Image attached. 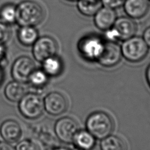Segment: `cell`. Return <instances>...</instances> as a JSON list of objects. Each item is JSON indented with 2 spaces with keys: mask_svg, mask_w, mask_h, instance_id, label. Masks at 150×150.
<instances>
[{
  "mask_svg": "<svg viewBox=\"0 0 150 150\" xmlns=\"http://www.w3.org/2000/svg\"><path fill=\"white\" fill-rule=\"evenodd\" d=\"M45 17L42 6L32 0H24L16 5V23L19 26H36Z\"/></svg>",
  "mask_w": 150,
  "mask_h": 150,
  "instance_id": "obj_1",
  "label": "cell"
},
{
  "mask_svg": "<svg viewBox=\"0 0 150 150\" xmlns=\"http://www.w3.org/2000/svg\"><path fill=\"white\" fill-rule=\"evenodd\" d=\"M123 6L128 16L132 19H141L148 12L150 4L149 0H125Z\"/></svg>",
  "mask_w": 150,
  "mask_h": 150,
  "instance_id": "obj_15",
  "label": "cell"
},
{
  "mask_svg": "<svg viewBox=\"0 0 150 150\" xmlns=\"http://www.w3.org/2000/svg\"><path fill=\"white\" fill-rule=\"evenodd\" d=\"M30 132L32 137L42 145L49 148L57 146L58 139L49 127L40 124L30 125Z\"/></svg>",
  "mask_w": 150,
  "mask_h": 150,
  "instance_id": "obj_12",
  "label": "cell"
},
{
  "mask_svg": "<svg viewBox=\"0 0 150 150\" xmlns=\"http://www.w3.org/2000/svg\"><path fill=\"white\" fill-rule=\"evenodd\" d=\"M39 38V32L35 26H20L17 32L19 42L25 46H32Z\"/></svg>",
  "mask_w": 150,
  "mask_h": 150,
  "instance_id": "obj_18",
  "label": "cell"
},
{
  "mask_svg": "<svg viewBox=\"0 0 150 150\" xmlns=\"http://www.w3.org/2000/svg\"><path fill=\"white\" fill-rule=\"evenodd\" d=\"M4 67L2 64H0V86L3 82L4 80Z\"/></svg>",
  "mask_w": 150,
  "mask_h": 150,
  "instance_id": "obj_31",
  "label": "cell"
},
{
  "mask_svg": "<svg viewBox=\"0 0 150 150\" xmlns=\"http://www.w3.org/2000/svg\"><path fill=\"white\" fill-rule=\"evenodd\" d=\"M117 18L115 9L103 6L94 15V22L98 29L107 31L112 26Z\"/></svg>",
  "mask_w": 150,
  "mask_h": 150,
  "instance_id": "obj_14",
  "label": "cell"
},
{
  "mask_svg": "<svg viewBox=\"0 0 150 150\" xmlns=\"http://www.w3.org/2000/svg\"><path fill=\"white\" fill-rule=\"evenodd\" d=\"M101 150H127L126 142L120 137L110 135L102 139L100 142Z\"/></svg>",
  "mask_w": 150,
  "mask_h": 150,
  "instance_id": "obj_21",
  "label": "cell"
},
{
  "mask_svg": "<svg viewBox=\"0 0 150 150\" xmlns=\"http://www.w3.org/2000/svg\"><path fill=\"white\" fill-rule=\"evenodd\" d=\"M77 8L82 15L92 16L103 6L101 0H78Z\"/></svg>",
  "mask_w": 150,
  "mask_h": 150,
  "instance_id": "obj_22",
  "label": "cell"
},
{
  "mask_svg": "<svg viewBox=\"0 0 150 150\" xmlns=\"http://www.w3.org/2000/svg\"><path fill=\"white\" fill-rule=\"evenodd\" d=\"M0 150H15V149L6 142H0Z\"/></svg>",
  "mask_w": 150,
  "mask_h": 150,
  "instance_id": "obj_29",
  "label": "cell"
},
{
  "mask_svg": "<svg viewBox=\"0 0 150 150\" xmlns=\"http://www.w3.org/2000/svg\"><path fill=\"white\" fill-rule=\"evenodd\" d=\"M45 110L50 115L58 116L64 113L69 106L66 96L57 91L48 93L43 99Z\"/></svg>",
  "mask_w": 150,
  "mask_h": 150,
  "instance_id": "obj_10",
  "label": "cell"
},
{
  "mask_svg": "<svg viewBox=\"0 0 150 150\" xmlns=\"http://www.w3.org/2000/svg\"><path fill=\"white\" fill-rule=\"evenodd\" d=\"M66 1H67L69 2H76V1H77L78 0H66Z\"/></svg>",
  "mask_w": 150,
  "mask_h": 150,
  "instance_id": "obj_34",
  "label": "cell"
},
{
  "mask_svg": "<svg viewBox=\"0 0 150 150\" xmlns=\"http://www.w3.org/2000/svg\"><path fill=\"white\" fill-rule=\"evenodd\" d=\"M125 0H101L103 6L113 9H117L123 5Z\"/></svg>",
  "mask_w": 150,
  "mask_h": 150,
  "instance_id": "obj_26",
  "label": "cell"
},
{
  "mask_svg": "<svg viewBox=\"0 0 150 150\" xmlns=\"http://www.w3.org/2000/svg\"><path fill=\"white\" fill-rule=\"evenodd\" d=\"M32 46L35 59L41 63L46 59L56 55L58 48L55 39L49 36L39 37Z\"/></svg>",
  "mask_w": 150,
  "mask_h": 150,
  "instance_id": "obj_7",
  "label": "cell"
},
{
  "mask_svg": "<svg viewBox=\"0 0 150 150\" xmlns=\"http://www.w3.org/2000/svg\"><path fill=\"white\" fill-rule=\"evenodd\" d=\"M49 81V76L42 69H35L30 75L28 83L32 92L38 93L46 87ZM39 94V93H38Z\"/></svg>",
  "mask_w": 150,
  "mask_h": 150,
  "instance_id": "obj_17",
  "label": "cell"
},
{
  "mask_svg": "<svg viewBox=\"0 0 150 150\" xmlns=\"http://www.w3.org/2000/svg\"><path fill=\"white\" fill-rule=\"evenodd\" d=\"M35 69V64L30 57L21 56L18 57L12 64L11 74L14 80L26 83Z\"/></svg>",
  "mask_w": 150,
  "mask_h": 150,
  "instance_id": "obj_9",
  "label": "cell"
},
{
  "mask_svg": "<svg viewBox=\"0 0 150 150\" xmlns=\"http://www.w3.org/2000/svg\"><path fill=\"white\" fill-rule=\"evenodd\" d=\"M122 42L121 46L122 56L127 61L138 63L144 60L148 54L149 47L142 38L134 36Z\"/></svg>",
  "mask_w": 150,
  "mask_h": 150,
  "instance_id": "obj_3",
  "label": "cell"
},
{
  "mask_svg": "<svg viewBox=\"0 0 150 150\" xmlns=\"http://www.w3.org/2000/svg\"><path fill=\"white\" fill-rule=\"evenodd\" d=\"M0 19L8 25L16 22V5L6 4L0 8Z\"/></svg>",
  "mask_w": 150,
  "mask_h": 150,
  "instance_id": "obj_23",
  "label": "cell"
},
{
  "mask_svg": "<svg viewBox=\"0 0 150 150\" xmlns=\"http://www.w3.org/2000/svg\"><path fill=\"white\" fill-rule=\"evenodd\" d=\"M11 34L9 25L6 24L0 19V43L5 44L8 41Z\"/></svg>",
  "mask_w": 150,
  "mask_h": 150,
  "instance_id": "obj_25",
  "label": "cell"
},
{
  "mask_svg": "<svg viewBox=\"0 0 150 150\" xmlns=\"http://www.w3.org/2000/svg\"><path fill=\"white\" fill-rule=\"evenodd\" d=\"M15 150H41L39 145L30 139H25L19 141Z\"/></svg>",
  "mask_w": 150,
  "mask_h": 150,
  "instance_id": "obj_24",
  "label": "cell"
},
{
  "mask_svg": "<svg viewBox=\"0 0 150 150\" xmlns=\"http://www.w3.org/2000/svg\"><path fill=\"white\" fill-rule=\"evenodd\" d=\"M122 56L121 46L116 42L107 40L97 62L103 67H112L120 62Z\"/></svg>",
  "mask_w": 150,
  "mask_h": 150,
  "instance_id": "obj_11",
  "label": "cell"
},
{
  "mask_svg": "<svg viewBox=\"0 0 150 150\" xmlns=\"http://www.w3.org/2000/svg\"><path fill=\"white\" fill-rule=\"evenodd\" d=\"M137 26L134 19L122 16L116 19L112 26L106 31L108 40L124 41L135 36Z\"/></svg>",
  "mask_w": 150,
  "mask_h": 150,
  "instance_id": "obj_4",
  "label": "cell"
},
{
  "mask_svg": "<svg viewBox=\"0 0 150 150\" xmlns=\"http://www.w3.org/2000/svg\"><path fill=\"white\" fill-rule=\"evenodd\" d=\"M142 38L148 46L150 47V26L145 29L143 33Z\"/></svg>",
  "mask_w": 150,
  "mask_h": 150,
  "instance_id": "obj_28",
  "label": "cell"
},
{
  "mask_svg": "<svg viewBox=\"0 0 150 150\" xmlns=\"http://www.w3.org/2000/svg\"><path fill=\"white\" fill-rule=\"evenodd\" d=\"M26 94V89L22 83L16 80L8 83L4 89V94L8 100L18 103Z\"/></svg>",
  "mask_w": 150,
  "mask_h": 150,
  "instance_id": "obj_16",
  "label": "cell"
},
{
  "mask_svg": "<svg viewBox=\"0 0 150 150\" xmlns=\"http://www.w3.org/2000/svg\"><path fill=\"white\" fill-rule=\"evenodd\" d=\"M18 103L20 113L29 120H36L39 118L45 110L43 100L38 93L33 92L26 93Z\"/></svg>",
  "mask_w": 150,
  "mask_h": 150,
  "instance_id": "obj_5",
  "label": "cell"
},
{
  "mask_svg": "<svg viewBox=\"0 0 150 150\" xmlns=\"http://www.w3.org/2000/svg\"><path fill=\"white\" fill-rule=\"evenodd\" d=\"M146 79L148 85L150 87V64L148 66L146 70Z\"/></svg>",
  "mask_w": 150,
  "mask_h": 150,
  "instance_id": "obj_30",
  "label": "cell"
},
{
  "mask_svg": "<svg viewBox=\"0 0 150 150\" xmlns=\"http://www.w3.org/2000/svg\"><path fill=\"white\" fill-rule=\"evenodd\" d=\"M86 125L87 130L98 139L111 135L114 129L112 118L108 113L102 111L91 113L87 118Z\"/></svg>",
  "mask_w": 150,
  "mask_h": 150,
  "instance_id": "obj_2",
  "label": "cell"
},
{
  "mask_svg": "<svg viewBox=\"0 0 150 150\" xmlns=\"http://www.w3.org/2000/svg\"><path fill=\"white\" fill-rule=\"evenodd\" d=\"M71 150H83V149H80V148H79L74 145V146L73 147V148Z\"/></svg>",
  "mask_w": 150,
  "mask_h": 150,
  "instance_id": "obj_33",
  "label": "cell"
},
{
  "mask_svg": "<svg viewBox=\"0 0 150 150\" xmlns=\"http://www.w3.org/2000/svg\"><path fill=\"white\" fill-rule=\"evenodd\" d=\"M105 40L96 35L83 36L79 41L78 50L80 55L88 61H97L103 50Z\"/></svg>",
  "mask_w": 150,
  "mask_h": 150,
  "instance_id": "obj_6",
  "label": "cell"
},
{
  "mask_svg": "<svg viewBox=\"0 0 150 150\" xmlns=\"http://www.w3.org/2000/svg\"><path fill=\"white\" fill-rule=\"evenodd\" d=\"M149 2H150V0H149Z\"/></svg>",
  "mask_w": 150,
  "mask_h": 150,
  "instance_id": "obj_35",
  "label": "cell"
},
{
  "mask_svg": "<svg viewBox=\"0 0 150 150\" xmlns=\"http://www.w3.org/2000/svg\"><path fill=\"white\" fill-rule=\"evenodd\" d=\"M0 134L5 142L13 144L18 142L22 136V129L18 122L9 119L0 126Z\"/></svg>",
  "mask_w": 150,
  "mask_h": 150,
  "instance_id": "obj_13",
  "label": "cell"
},
{
  "mask_svg": "<svg viewBox=\"0 0 150 150\" xmlns=\"http://www.w3.org/2000/svg\"><path fill=\"white\" fill-rule=\"evenodd\" d=\"M6 50L4 44L0 43V64L4 66V63L6 60Z\"/></svg>",
  "mask_w": 150,
  "mask_h": 150,
  "instance_id": "obj_27",
  "label": "cell"
},
{
  "mask_svg": "<svg viewBox=\"0 0 150 150\" xmlns=\"http://www.w3.org/2000/svg\"><path fill=\"white\" fill-rule=\"evenodd\" d=\"M79 130L77 121L70 117H64L59 119L54 125V133L57 139L62 142H73L74 137Z\"/></svg>",
  "mask_w": 150,
  "mask_h": 150,
  "instance_id": "obj_8",
  "label": "cell"
},
{
  "mask_svg": "<svg viewBox=\"0 0 150 150\" xmlns=\"http://www.w3.org/2000/svg\"><path fill=\"white\" fill-rule=\"evenodd\" d=\"M52 150H70L64 147H60V146H56L54 148H53Z\"/></svg>",
  "mask_w": 150,
  "mask_h": 150,
  "instance_id": "obj_32",
  "label": "cell"
},
{
  "mask_svg": "<svg viewBox=\"0 0 150 150\" xmlns=\"http://www.w3.org/2000/svg\"><path fill=\"white\" fill-rule=\"evenodd\" d=\"M73 142L74 146L83 150H92L96 143V138L87 130H79L75 135Z\"/></svg>",
  "mask_w": 150,
  "mask_h": 150,
  "instance_id": "obj_19",
  "label": "cell"
},
{
  "mask_svg": "<svg viewBox=\"0 0 150 150\" xmlns=\"http://www.w3.org/2000/svg\"><path fill=\"white\" fill-rule=\"evenodd\" d=\"M42 63V69L49 77L58 76L63 71V62L56 54L46 59Z\"/></svg>",
  "mask_w": 150,
  "mask_h": 150,
  "instance_id": "obj_20",
  "label": "cell"
}]
</instances>
